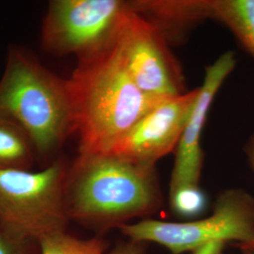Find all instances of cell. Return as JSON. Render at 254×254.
Wrapping results in <instances>:
<instances>
[{"mask_svg": "<svg viewBox=\"0 0 254 254\" xmlns=\"http://www.w3.org/2000/svg\"><path fill=\"white\" fill-rule=\"evenodd\" d=\"M68 81L80 154L109 153L140 119L165 100L136 87L118 39L108 48L79 60Z\"/></svg>", "mask_w": 254, "mask_h": 254, "instance_id": "1", "label": "cell"}, {"mask_svg": "<svg viewBox=\"0 0 254 254\" xmlns=\"http://www.w3.org/2000/svg\"><path fill=\"white\" fill-rule=\"evenodd\" d=\"M64 193L69 219L101 229L154 214L162 203L154 166L111 154H78Z\"/></svg>", "mask_w": 254, "mask_h": 254, "instance_id": "2", "label": "cell"}, {"mask_svg": "<svg viewBox=\"0 0 254 254\" xmlns=\"http://www.w3.org/2000/svg\"><path fill=\"white\" fill-rule=\"evenodd\" d=\"M0 116L24 129L37 153L51 154L75 132L68 79L18 46L9 49L0 79Z\"/></svg>", "mask_w": 254, "mask_h": 254, "instance_id": "3", "label": "cell"}, {"mask_svg": "<svg viewBox=\"0 0 254 254\" xmlns=\"http://www.w3.org/2000/svg\"><path fill=\"white\" fill-rule=\"evenodd\" d=\"M67 172L62 161L39 172L0 168V228L27 243L66 232Z\"/></svg>", "mask_w": 254, "mask_h": 254, "instance_id": "4", "label": "cell"}, {"mask_svg": "<svg viewBox=\"0 0 254 254\" xmlns=\"http://www.w3.org/2000/svg\"><path fill=\"white\" fill-rule=\"evenodd\" d=\"M119 228L132 241L155 242L173 254L196 251L211 242L236 241L243 247L254 238V198L245 191L231 190L219 195L208 218L182 223L145 219Z\"/></svg>", "mask_w": 254, "mask_h": 254, "instance_id": "5", "label": "cell"}, {"mask_svg": "<svg viewBox=\"0 0 254 254\" xmlns=\"http://www.w3.org/2000/svg\"><path fill=\"white\" fill-rule=\"evenodd\" d=\"M132 2L122 0H53L42 27V45L58 55L78 61L111 46L124 27Z\"/></svg>", "mask_w": 254, "mask_h": 254, "instance_id": "6", "label": "cell"}, {"mask_svg": "<svg viewBox=\"0 0 254 254\" xmlns=\"http://www.w3.org/2000/svg\"><path fill=\"white\" fill-rule=\"evenodd\" d=\"M118 44L129 74L140 91L162 99L185 93L181 70L168 48L167 37L136 11L133 2Z\"/></svg>", "mask_w": 254, "mask_h": 254, "instance_id": "7", "label": "cell"}, {"mask_svg": "<svg viewBox=\"0 0 254 254\" xmlns=\"http://www.w3.org/2000/svg\"><path fill=\"white\" fill-rule=\"evenodd\" d=\"M199 88L162 101L122 136L107 154L154 166L173 152L195 104Z\"/></svg>", "mask_w": 254, "mask_h": 254, "instance_id": "8", "label": "cell"}, {"mask_svg": "<svg viewBox=\"0 0 254 254\" xmlns=\"http://www.w3.org/2000/svg\"><path fill=\"white\" fill-rule=\"evenodd\" d=\"M236 64V55L227 51L206 68L202 85L199 88L190 118L176 148L170 193L185 188L199 187L203 158L200 148L201 132L215 96Z\"/></svg>", "mask_w": 254, "mask_h": 254, "instance_id": "9", "label": "cell"}, {"mask_svg": "<svg viewBox=\"0 0 254 254\" xmlns=\"http://www.w3.org/2000/svg\"><path fill=\"white\" fill-rule=\"evenodd\" d=\"M208 18L217 19L254 56V0L206 1Z\"/></svg>", "mask_w": 254, "mask_h": 254, "instance_id": "10", "label": "cell"}, {"mask_svg": "<svg viewBox=\"0 0 254 254\" xmlns=\"http://www.w3.org/2000/svg\"><path fill=\"white\" fill-rule=\"evenodd\" d=\"M35 148L22 127L0 116V168L28 170Z\"/></svg>", "mask_w": 254, "mask_h": 254, "instance_id": "11", "label": "cell"}, {"mask_svg": "<svg viewBox=\"0 0 254 254\" xmlns=\"http://www.w3.org/2000/svg\"><path fill=\"white\" fill-rule=\"evenodd\" d=\"M38 243L41 254H103L106 249L102 239H79L66 232L46 236Z\"/></svg>", "mask_w": 254, "mask_h": 254, "instance_id": "12", "label": "cell"}, {"mask_svg": "<svg viewBox=\"0 0 254 254\" xmlns=\"http://www.w3.org/2000/svg\"><path fill=\"white\" fill-rule=\"evenodd\" d=\"M173 211L184 217L200 214L205 206V197L199 187L185 188L170 193Z\"/></svg>", "mask_w": 254, "mask_h": 254, "instance_id": "13", "label": "cell"}, {"mask_svg": "<svg viewBox=\"0 0 254 254\" xmlns=\"http://www.w3.org/2000/svg\"><path fill=\"white\" fill-rule=\"evenodd\" d=\"M27 242L0 228V254H25Z\"/></svg>", "mask_w": 254, "mask_h": 254, "instance_id": "14", "label": "cell"}, {"mask_svg": "<svg viewBox=\"0 0 254 254\" xmlns=\"http://www.w3.org/2000/svg\"><path fill=\"white\" fill-rule=\"evenodd\" d=\"M110 254H143V248L140 242L131 241L126 245L120 246Z\"/></svg>", "mask_w": 254, "mask_h": 254, "instance_id": "15", "label": "cell"}, {"mask_svg": "<svg viewBox=\"0 0 254 254\" xmlns=\"http://www.w3.org/2000/svg\"><path fill=\"white\" fill-rule=\"evenodd\" d=\"M224 246L223 242H211L197 249L194 254H221Z\"/></svg>", "mask_w": 254, "mask_h": 254, "instance_id": "16", "label": "cell"}, {"mask_svg": "<svg viewBox=\"0 0 254 254\" xmlns=\"http://www.w3.org/2000/svg\"><path fill=\"white\" fill-rule=\"evenodd\" d=\"M247 155L249 157V161L251 166L254 170V135L250 139L248 145H247ZM241 250H254V238L248 244V245L240 247Z\"/></svg>", "mask_w": 254, "mask_h": 254, "instance_id": "17", "label": "cell"}, {"mask_svg": "<svg viewBox=\"0 0 254 254\" xmlns=\"http://www.w3.org/2000/svg\"><path fill=\"white\" fill-rule=\"evenodd\" d=\"M242 254H254V250H242Z\"/></svg>", "mask_w": 254, "mask_h": 254, "instance_id": "18", "label": "cell"}]
</instances>
